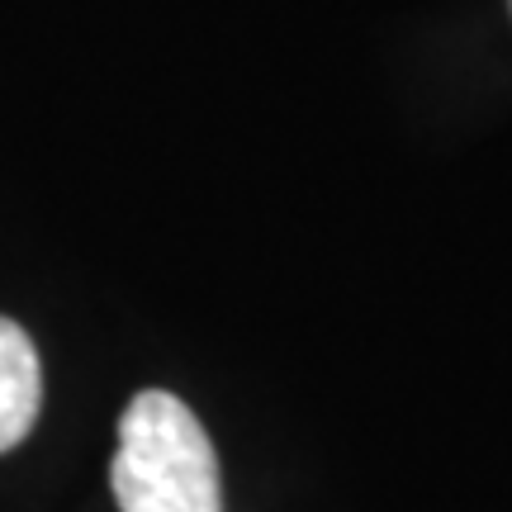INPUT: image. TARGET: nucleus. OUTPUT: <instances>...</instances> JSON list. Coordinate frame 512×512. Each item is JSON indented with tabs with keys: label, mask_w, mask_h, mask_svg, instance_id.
I'll use <instances>...</instances> for the list:
<instances>
[{
	"label": "nucleus",
	"mask_w": 512,
	"mask_h": 512,
	"mask_svg": "<svg viewBox=\"0 0 512 512\" xmlns=\"http://www.w3.org/2000/svg\"><path fill=\"white\" fill-rule=\"evenodd\" d=\"M38 408H43L38 351L15 318H0V456L34 432Z\"/></svg>",
	"instance_id": "nucleus-2"
},
{
	"label": "nucleus",
	"mask_w": 512,
	"mask_h": 512,
	"mask_svg": "<svg viewBox=\"0 0 512 512\" xmlns=\"http://www.w3.org/2000/svg\"><path fill=\"white\" fill-rule=\"evenodd\" d=\"M110 489L124 512H223L219 456L190 403L166 389L128 399Z\"/></svg>",
	"instance_id": "nucleus-1"
}]
</instances>
